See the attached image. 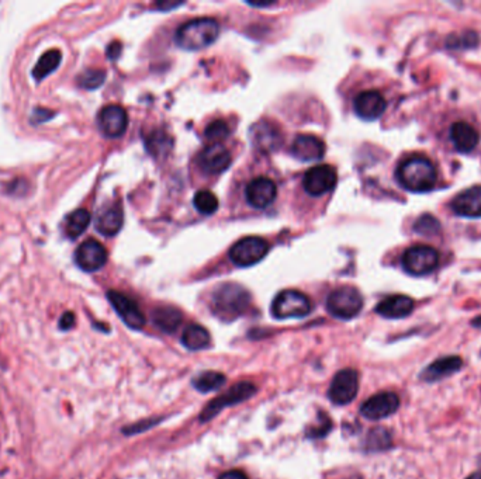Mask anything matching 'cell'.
I'll return each mask as SVG.
<instances>
[{"label": "cell", "instance_id": "e575fe53", "mask_svg": "<svg viewBox=\"0 0 481 479\" xmlns=\"http://www.w3.org/2000/svg\"><path fill=\"white\" fill-rule=\"evenodd\" d=\"M204 135L210 142L218 143V142L226 139V136L229 135V128L224 121H214L205 128Z\"/></svg>", "mask_w": 481, "mask_h": 479}, {"label": "cell", "instance_id": "d6986e66", "mask_svg": "<svg viewBox=\"0 0 481 479\" xmlns=\"http://www.w3.org/2000/svg\"><path fill=\"white\" fill-rule=\"evenodd\" d=\"M453 211L466 218L481 216V185H474L457 194L451 201Z\"/></svg>", "mask_w": 481, "mask_h": 479}, {"label": "cell", "instance_id": "9c48e42d", "mask_svg": "<svg viewBox=\"0 0 481 479\" xmlns=\"http://www.w3.org/2000/svg\"><path fill=\"white\" fill-rule=\"evenodd\" d=\"M359 391V374L353 368H345L333 376L329 389L328 398L335 405H347L350 403Z\"/></svg>", "mask_w": 481, "mask_h": 479}, {"label": "cell", "instance_id": "4316f807", "mask_svg": "<svg viewBox=\"0 0 481 479\" xmlns=\"http://www.w3.org/2000/svg\"><path fill=\"white\" fill-rule=\"evenodd\" d=\"M62 60V53L59 49H49L46 51L39 60L37 62L35 67L32 69V76L37 81L44 80L48 74H51L60 63Z\"/></svg>", "mask_w": 481, "mask_h": 479}, {"label": "cell", "instance_id": "8992f818", "mask_svg": "<svg viewBox=\"0 0 481 479\" xmlns=\"http://www.w3.org/2000/svg\"><path fill=\"white\" fill-rule=\"evenodd\" d=\"M402 268L415 277L430 274L439 264V253L436 249L425 244L408 247L401 258Z\"/></svg>", "mask_w": 481, "mask_h": 479}, {"label": "cell", "instance_id": "44dd1931", "mask_svg": "<svg viewBox=\"0 0 481 479\" xmlns=\"http://www.w3.org/2000/svg\"><path fill=\"white\" fill-rule=\"evenodd\" d=\"M413 306L412 298L406 295H391L376 306V312L385 319H402L412 313Z\"/></svg>", "mask_w": 481, "mask_h": 479}, {"label": "cell", "instance_id": "b9f144b4", "mask_svg": "<svg viewBox=\"0 0 481 479\" xmlns=\"http://www.w3.org/2000/svg\"><path fill=\"white\" fill-rule=\"evenodd\" d=\"M356 479H359V478H356Z\"/></svg>", "mask_w": 481, "mask_h": 479}, {"label": "cell", "instance_id": "2e32d148", "mask_svg": "<svg viewBox=\"0 0 481 479\" xmlns=\"http://www.w3.org/2000/svg\"><path fill=\"white\" fill-rule=\"evenodd\" d=\"M246 201L257 209L267 208L276 198V184L267 177H256L252 180L245 191Z\"/></svg>", "mask_w": 481, "mask_h": 479}, {"label": "cell", "instance_id": "8fae6325", "mask_svg": "<svg viewBox=\"0 0 481 479\" xmlns=\"http://www.w3.org/2000/svg\"><path fill=\"white\" fill-rule=\"evenodd\" d=\"M399 407V398L397 393L385 391L370 396L361 406L360 414L368 420H381L394 414Z\"/></svg>", "mask_w": 481, "mask_h": 479}, {"label": "cell", "instance_id": "ffe728a7", "mask_svg": "<svg viewBox=\"0 0 481 479\" xmlns=\"http://www.w3.org/2000/svg\"><path fill=\"white\" fill-rule=\"evenodd\" d=\"M291 153L302 162L319 160L325 155V143L314 135H300L293 142Z\"/></svg>", "mask_w": 481, "mask_h": 479}, {"label": "cell", "instance_id": "ac0fdd59", "mask_svg": "<svg viewBox=\"0 0 481 479\" xmlns=\"http://www.w3.org/2000/svg\"><path fill=\"white\" fill-rule=\"evenodd\" d=\"M198 164L204 171L210 174L222 173L231 164V153L222 145L211 143L200 152Z\"/></svg>", "mask_w": 481, "mask_h": 479}, {"label": "cell", "instance_id": "3957f363", "mask_svg": "<svg viewBox=\"0 0 481 479\" xmlns=\"http://www.w3.org/2000/svg\"><path fill=\"white\" fill-rule=\"evenodd\" d=\"M219 34V25L214 18L201 17L191 20L176 31V44L187 51H197L211 45Z\"/></svg>", "mask_w": 481, "mask_h": 479}, {"label": "cell", "instance_id": "ba28073f", "mask_svg": "<svg viewBox=\"0 0 481 479\" xmlns=\"http://www.w3.org/2000/svg\"><path fill=\"white\" fill-rule=\"evenodd\" d=\"M269 251V243L257 236L243 237L229 250L231 261L238 267H250L259 263Z\"/></svg>", "mask_w": 481, "mask_h": 479}, {"label": "cell", "instance_id": "d6a6232c", "mask_svg": "<svg viewBox=\"0 0 481 479\" xmlns=\"http://www.w3.org/2000/svg\"><path fill=\"white\" fill-rule=\"evenodd\" d=\"M105 79V72L101 69H86L82 72L77 77V81L80 87L87 88V90H94L100 87L104 83Z\"/></svg>", "mask_w": 481, "mask_h": 479}, {"label": "cell", "instance_id": "7a4b0ae2", "mask_svg": "<svg viewBox=\"0 0 481 479\" xmlns=\"http://www.w3.org/2000/svg\"><path fill=\"white\" fill-rule=\"evenodd\" d=\"M249 292L238 284L219 285L211 298V309L217 317L225 322L235 320L249 306Z\"/></svg>", "mask_w": 481, "mask_h": 479}, {"label": "cell", "instance_id": "60d3db41", "mask_svg": "<svg viewBox=\"0 0 481 479\" xmlns=\"http://www.w3.org/2000/svg\"><path fill=\"white\" fill-rule=\"evenodd\" d=\"M473 324H474L475 327H481V316L473 319Z\"/></svg>", "mask_w": 481, "mask_h": 479}, {"label": "cell", "instance_id": "d4e9b609", "mask_svg": "<svg viewBox=\"0 0 481 479\" xmlns=\"http://www.w3.org/2000/svg\"><path fill=\"white\" fill-rule=\"evenodd\" d=\"M152 322L159 330L165 333H172L181 323V313L176 308L160 306L152 312Z\"/></svg>", "mask_w": 481, "mask_h": 479}, {"label": "cell", "instance_id": "7402d4cb", "mask_svg": "<svg viewBox=\"0 0 481 479\" xmlns=\"http://www.w3.org/2000/svg\"><path fill=\"white\" fill-rule=\"evenodd\" d=\"M450 139L458 152L468 153L478 145L480 135L473 125L466 121H460L450 126Z\"/></svg>", "mask_w": 481, "mask_h": 479}, {"label": "cell", "instance_id": "9a60e30c", "mask_svg": "<svg viewBox=\"0 0 481 479\" xmlns=\"http://www.w3.org/2000/svg\"><path fill=\"white\" fill-rule=\"evenodd\" d=\"M387 108V101L381 93L376 90L361 91L353 101V110L357 117L366 121H374L383 115Z\"/></svg>", "mask_w": 481, "mask_h": 479}, {"label": "cell", "instance_id": "d590c367", "mask_svg": "<svg viewBox=\"0 0 481 479\" xmlns=\"http://www.w3.org/2000/svg\"><path fill=\"white\" fill-rule=\"evenodd\" d=\"M53 112L49 111V110H44V108H35L34 112H32V118L31 121L34 124H41V122H45L48 121L49 118H52Z\"/></svg>", "mask_w": 481, "mask_h": 479}, {"label": "cell", "instance_id": "5b68a950", "mask_svg": "<svg viewBox=\"0 0 481 479\" xmlns=\"http://www.w3.org/2000/svg\"><path fill=\"white\" fill-rule=\"evenodd\" d=\"M312 309L309 298L295 289L281 291L271 303V315L276 319L304 317Z\"/></svg>", "mask_w": 481, "mask_h": 479}, {"label": "cell", "instance_id": "836d02e7", "mask_svg": "<svg viewBox=\"0 0 481 479\" xmlns=\"http://www.w3.org/2000/svg\"><path fill=\"white\" fill-rule=\"evenodd\" d=\"M413 229H415V232L419 233V235L432 237V236H435V235L439 233V230H440V223H439V221H437L435 216L426 214V215H422V216L415 222Z\"/></svg>", "mask_w": 481, "mask_h": 479}, {"label": "cell", "instance_id": "603a6c76", "mask_svg": "<svg viewBox=\"0 0 481 479\" xmlns=\"http://www.w3.org/2000/svg\"><path fill=\"white\" fill-rule=\"evenodd\" d=\"M124 215L120 204H113L101 209L96 218V229L104 236H114L120 232Z\"/></svg>", "mask_w": 481, "mask_h": 479}, {"label": "cell", "instance_id": "83f0119b", "mask_svg": "<svg viewBox=\"0 0 481 479\" xmlns=\"http://www.w3.org/2000/svg\"><path fill=\"white\" fill-rule=\"evenodd\" d=\"M90 223V212L84 208H79L68 215L65 222V233L69 239L79 237Z\"/></svg>", "mask_w": 481, "mask_h": 479}, {"label": "cell", "instance_id": "52a82bcc", "mask_svg": "<svg viewBox=\"0 0 481 479\" xmlns=\"http://www.w3.org/2000/svg\"><path fill=\"white\" fill-rule=\"evenodd\" d=\"M255 393H256V388L249 381H242V382L232 385L228 391H225L222 395L217 396L214 400H211L203 409V412L200 414L201 423H205V421L211 420L212 417H215L224 407L233 406L236 403L245 402L246 399H249Z\"/></svg>", "mask_w": 481, "mask_h": 479}, {"label": "cell", "instance_id": "5bb4252c", "mask_svg": "<svg viewBox=\"0 0 481 479\" xmlns=\"http://www.w3.org/2000/svg\"><path fill=\"white\" fill-rule=\"evenodd\" d=\"M75 260L83 271H97L107 261V250L96 239H87L77 247Z\"/></svg>", "mask_w": 481, "mask_h": 479}, {"label": "cell", "instance_id": "f546056e", "mask_svg": "<svg viewBox=\"0 0 481 479\" xmlns=\"http://www.w3.org/2000/svg\"><path fill=\"white\" fill-rule=\"evenodd\" d=\"M194 208L203 215H211L218 209L217 197L208 190H200L193 198Z\"/></svg>", "mask_w": 481, "mask_h": 479}, {"label": "cell", "instance_id": "484cf974", "mask_svg": "<svg viewBox=\"0 0 481 479\" xmlns=\"http://www.w3.org/2000/svg\"><path fill=\"white\" fill-rule=\"evenodd\" d=\"M181 343L188 350H203L210 344V333L200 324H188L181 334Z\"/></svg>", "mask_w": 481, "mask_h": 479}, {"label": "cell", "instance_id": "8d00e7d4", "mask_svg": "<svg viewBox=\"0 0 481 479\" xmlns=\"http://www.w3.org/2000/svg\"><path fill=\"white\" fill-rule=\"evenodd\" d=\"M75 324V315L72 312H65L59 319V327L62 330H68Z\"/></svg>", "mask_w": 481, "mask_h": 479}, {"label": "cell", "instance_id": "277c9868", "mask_svg": "<svg viewBox=\"0 0 481 479\" xmlns=\"http://www.w3.org/2000/svg\"><path fill=\"white\" fill-rule=\"evenodd\" d=\"M363 308V296L353 287H340L332 291L326 298L328 312L338 319H352Z\"/></svg>", "mask_w": 481, "mask_h": 479}, {"label": "cell", "instance_id": "e0dca14e", "mask_svg": "<svg viewBox=\"0 0 481 479\" xmlns=\"http://www.w3.org/2000/svg\"><path fill=\"white\" fill-rule=\"evenodd\" d=\"M463 367V360L458 355H444L436 358L430 364H428L419 374L421 381L425 382H436L446 376H450L460 371Z\"/></svg>", "mask_w": 481, "mask_h": 479}, {"label": "cell", "instance_id": "1f68e13d", "mask_svg": "<svg viewBox=\"0 0 481 479\" xmlns=\"http://www.w3.org/2000/svg\"><path fill=\"white\" fill-rule=\"evenodd\" d=\"M391 445V434L383 427H376L367 437V448L370 451H381Z\"/></svg>", "mask_w": 481, "mask_h": 479}, {"label": "cell", "instance_id": "f35d334b", "mask_svg": "<svg viewBox=\"0 0 481 479\" xmlns=\"http://www.w3.org/2000/svg\"><path fill=\"white\" fill-rule=\"evenodd\" d=\"M218 479H248V476L242 472V471H238V469H233V471H228V472H224L222 475H219Z\"/></svg>", "mask_w": 481, "mask_h": 479}, {"label": "cell", "instance_id": "ab89813d", "mask_svg": "<svg viewBox=\"0 0 481 479\" xmlns=\"http://www.w3.org/2000/svg\"><path fill=\"white\" fill-rule=\"evenodd\" d=\"M466 479H481V466L477 471H474L473 473H470Z\"/></svg>", "mask_w": 481, "mask_h": 479}, {"label": "cell", "instance_id": "74e56055", "mask_svg": "<svg viewBox=\"0 0 481 479\" xmlns=\"http://www.w3.org/2000/svg\"><path fill=\"white\" fill-rule=\"evenodd\" d=\"M121 53V44L120 42H111L107 48V56L108 59H117Z\"/></svg>", "mask_w": 481, "mask_h": 479}, {"label": "cell", "instance_id": "6da1fadb", "mask_svg": "<svg viewBox=\"0 0 481 479\" xmlns=\"http://www.w3.org/2000/svg\"><path fill=\"white\" fill-rule=\"evenodd\" d=\"M398 183L408 191L425 192L432 190L437 181V173L433 163L426 157H409L397 169Z\"/></svg>", "mask_w": 481, "mask_h": 479}, {"label": "cell", "instance_id": "4fadbf2b", "mask_svg": "<svg viewBox=\"0 0 481 479\" xmlns=\"http://www.w3.org/2000/svg\"><path fill=\"white\" fill-rule=\"evenodd\" d=\"M98 129L107 138L121 136L128 125V117L121 105L110 104L101 108L97 117Z\"/></svg>", "mask_w": 481, "mask_h": 479}, {"label": "cell", "instance_id": "cb8c5ba5", "mask_svg": "<svg viewBox=\"0 0 481 479\" xmlns=\"http://www.w3.org/2000/svg\"><path fill=\"white\" fill-rule=\"evenodd\" d=\"M252 140L255 147L263 152H271L281 143V133L278 129L267 122H259L252 129Z\"/></svg>", "mask_w": 481, "mask_h": 479}, {"label": "cell", "instance_id": "7c38bea8", "mask_svg": "<svg viewBox=\"0 0 481 479\" xmlns=\"http://www.w3.org/2000/svg\"><path fill=\"white\" fill-rule=\"evenodd\" d=\"M107 298L110 303L113 305V308L115 309V312L118 313V316L121 317V320L128 327L135 329V330H139L141 327H143L145 316L134 299L113 289L107 292Z\"/></svg>", "mask_w": 481, "mask_h": 479}, {"label": "cell", "instance_id": "30bf717a", "mask_svg": "<svg viewBox=\"0 0 481 479\" xmlns=\"http://www.w3.org/2000/svg\"><path fill=\"white\" fill-rule=\"evenodd\" d=\"M336 181H338L336 170L329 164H319V166L311 167L304 174L302 187L309 195L319 197L332 191L336 185Z\"/></svg>", "mask_w": 481, "mask_h": 479}, {"label": "cell", "instance_id": "4dcf8cb0", "mask_svg": "<svg viewBox=\"0 0 481 479\" xmlns=\"http://www.w3.org/2000/svg\"><path fill=\"white\" fill-rule=\"evenodd\" d=\"M478 44V35L474 31H464L461 34H451L446 39V46L450 49L474 48Z\"/></svg>", "mask_w": 481, "mask_h": 479}, {"label": "cell", "instance_id": "f1b7e54d", "mask_svg": "<svg viewBox=\"0 0 481 479\" xmlns=\"http://www.w3.org/2000/svg\"><path fill=\"white\" fill-rule=\"evenodd\" d=\"M225 382H226L225 375L221 372H217V371L201 372L193 379L194 388L200 392H204V393L219 389Z\"/></svg>", "mask_w": 481, "mask_h": 479}]
</instances>
